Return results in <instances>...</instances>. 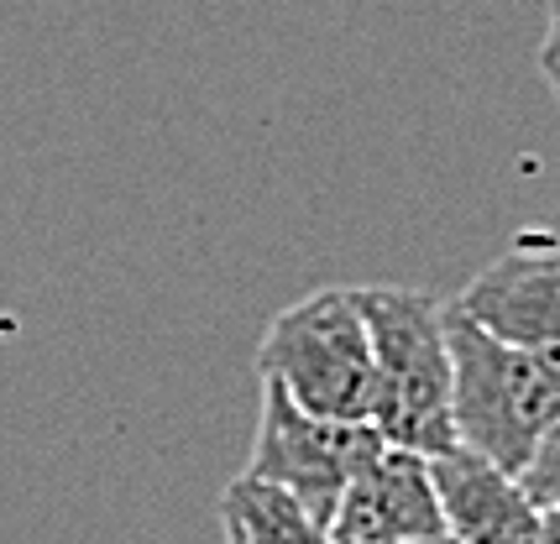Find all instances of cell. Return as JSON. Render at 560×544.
<instances>
[{"instance_id": "obj_1", "label": "cell", "mask_w": 560, "mask_h": 544, "mask_svg": "<svg viewBox=\"0 0 560 544\" xmlns=\"http://www.w3.org/2000/svg\"><path fill=\"white\" fill-rule=\"evenodd\" d=\"M372 356H377V403L372 429L388 446L445 456L456 450V414H451V335H445V304L419 288H357Z\"/></svg>"}, {"instance_id": "obj_2", "label": "cell", "mask_w": 560, "mask_h": 544, "mask_svg": "<svg viewBox=\"0 0 560 544\" xmlns=\"http://www.w3.org/2000/svg\"><path fill=\"white\" fill-rule=\"evenodd\" d=\"M445 335L456 367V388H451L456 440L518 476L560 414V377L529 351L498 341L456 298H445Z\"/></svg>"}, {"instance_id": "obj_3", "label": "cell", "mask_w": 560, "mask_h": 544, "mask_svg": "<svg viewBox=\"0 0 560 544\" xmlns=\"http://www.w3.org/2000/svg\"><path fill=\"white\" fill-rule=\"evenodd\" d=\"M257 377L319 419L372 424L377 356L357 288H315L278 309L257 346Z\"/></svg>"}, {"instance_id": "obj_4", "label": "cell", "mask_w": 560, "mask_h": 544, "mask_svg": "<svg viewBox=\"0 0 560 544\" xmlns=\"http://www.w3.org/2000/svg\"><path fill=\"white\" fill-rule=\"evenodd\" d=\"M377 450H383V435L372 424L319 419L310 409H299L278 382H262V414H257L246 476L283 487L330 529L341 493Z\"/></svg>"}, {"instance_id": "obj_5", "label": "cell", "mask_w": 560, "mask_h": 544, "mask_svg": "<svg viewBox=\"0 0 560 544\" xmlns=\"http://www.w3.org/2000/svg\"><path fill=\"white\" fill-rule=\"evenodd\" d=\"M466 315L498 341L529 351L560 377V247L518 241L456 294Z\"/></svg>"}, {"instance_id": "obj_6", "label": "cell", "mask_w": 560, "mask_h": 544, "mask_svg": "<svg viewBox=\"0 0 560 544\" xmlns=\"http://www.w3.org/2000/svg\"><path fill=\"white\" fill-rule=\"evenodd\" d=\"M430 534H445L430 456L383 440V450L341 493V508L330 519V544H404Z\"/></svg>"}, {"instance_id": "obj_7", "label": "cell", "mask_w": 560, "mask_h": 544, "mask_svg": "<svg viewBox=\"0 0 560 544\" xmlns=\"http://www.w3.org/2000/svg\"><path fill=\"white\" fill-rule=\"evenodd\" d=\"M435 493L445 508V534L462 544H545V513L524 493L513 471L492 466L477 450H445L430 456Z\"/></svg>"}, {"instance_id": "obj_8", "label": "cell", "mask_w": 560, "mask_h": 544, "mask_svg": "<svg viewBox=\"0 0 560 544\" xmlns=\"http://www.w3.org/2000/svg\"><path fill=\"white\" fill-rule=\"evenodd\" d=\"M220 529L225 544H330V529L299 497L246 471L220 497Z\"/></svg>"}, {"instance_id": "obj_9", "label": "cell", "mask_w": 560, "mask_h": 544, "mask_svg": "<svg viewBox=\"0 0 560 544\" xmlns=\"http://www.w3.org/2000/svg\"><path fill=\"white\" fill-rule=\"evenodd\" d=\"M518 482H524V493L535 497L539 508H556L560 502V414H556V424L545 429V440H539V450L529 456V466L518 471Z\"/></svg>"}, {"instance_id": "obj_10", "label": "cell", "mask_w": 560, "mask_h": 544, "mask_svg": "<svg viewBox=\"0 0 560 544\" xmlns=\"http://www.w3.org/2000/svg\"><path fill=\"white\" fill-rule=\"evenodd\" d=\"M539 69H545V79H550V90L560 99V43H539Z\"/></svg>"}, {"instance_id": "obj_11", "label": "cell", "mask_w": 560, "mask_h": 544, "mask_svg": "<svg viewBox=\"0 0 560 544\" xmlns=\"http://www.w3.org/2000/svg\"><path fill=\"white\" fill-rule=\"evenodd\" d=\"M545 513V544H560V502L556 508H539Z\"/></svg>"}, {"instance_id": "obj_12", "label": "cell", "mask_w": 560, "mask_h": 544, "mask_svg": "<svg viewBox=\"0 0 560 544\" xmlns=\"http://www.w3.org/2000/svg\"><path fill=\"white\" fill-rule=\"evenodd\" d=\"M545 43H560V0H550V22H545Z\"/></svg>"}, {"instance_id": "obj_13", "label": "cell", "mask_w": 560, "mask_h": 544, "mask_svg": "<svg viewBox=\"0 0 560 544\" xmlns=\"http://www.w3.org/2000/svg\"><path fill=\"white\" fill-rule=\"evenodd\" d=\"M404 544H462V540H451V534H430V540H404Z\"/></svg>"}]
</instances>
